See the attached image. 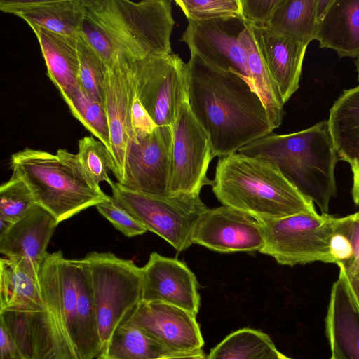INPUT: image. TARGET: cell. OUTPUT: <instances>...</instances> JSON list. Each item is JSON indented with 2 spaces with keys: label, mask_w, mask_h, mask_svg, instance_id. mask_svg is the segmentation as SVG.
<instances>
[{
  "label": "cell",
  "mask_w": 359,
  "mask_h": 359,
  "mask_svg": "<svg viewBox=\"0 0 359 359\" xmlns=\"http://www.w3.org/2000/svg\"><path fill=\"white\" fill-rule=\"evenodd\" d=\"M204 359H206V358H204Z\"/></svg>",
  "instance_id": "obj_50"
},
{
  "label": "cell",
  "mask_w": 359,
  "mask_h": 359,
  "mask_svg": "<svg viewBox=\"0 0 359 359\" xmlns=\"http://www.w3.org/2000/svg\"><path fill=\"white\" fill-rule=\"evenodd\" d=\"M36 35L47 67V74L60 93H69L78 84V36L57 33L29 25Z\"/></svg>",
  "instance_id": "obj_25"
},
{
  "label": "cell",
  "mask_w": 359,
  "mask_h": 359,
  "mask_svg": "<svg viewBox=\"0 0 359 359\" xmlns=\"http://www.w3.org/2000/svg\"><path fill=\"white\" fill-rule=\"evenodd\" d=\"M0 10L57 33L76 36L85 14L84 0H1Z\"/></svg>",
  "instance_id": "obj_22"
},
{
  "label": "cell",
  "mask_w": 359,
  "mask_h": 359,
  "mask_svg": "<svg viewBox=\"0 0 359 359\" xmlns=\"http://www.w3.org/2000/svg\"><path fill=\"white\" fill-rule=\"evenodd\" d=\"M348 275V274H347ZM349 277H355V278H359V271L353 276H349Z\"/></svg>",
  "instance_id": "obj_48"
},
{
  "label": "cell",
  "mask_w": 359,
  "mask_h": 359,
  "mask_svg": "<svg viewBox=\"0 0 359 359\" xmlns=\"http://www.w3.org/2000/svg\"><path fill=\"white\" fill-rule=\"evenodd\" d=\"M95 207L104 218L127 237L142 235L147 231L145 226L113 196Z\"/></svg>",
  "instance_id": "obj_36"
},
{
  "label": "cell",
  "mask_w": 359,
  "mask_h": 359,
  "mask_svg": "<svg viewBox=\"0 0 359 359\" xmlns=\"http://www.w3.org/2000/svg\"><path fill=\"white\" fill-rule=\"evenodd\" d=\"M130 65L135 97L156 126L172 127L181 106L188 102L187 63L172 53Z\"/></svg>",
  "instance_id": "obj_11"
},
{
  "label": "cell",
  "mask_w": 359,
  "mask_h": 359,
  "mask_svg": "<svg viewBox=\"0 0 359 359\" xmlns=\"http://www.w3.org/2000/svg\"><path fill=\"white\" fill-rule=\"evenodd\" d=\"M79 160L89 177L97 184L106 182L112 187L114 182L109 177L114 171V164L107 147L100 140L86 136L79 141Z\"/></svg>",
  "instance_id": "obj_33"
},
{
  "label": "cell",
  "mask_w": 359,
  "mask_h": 359,
  "mask_svg": "<svg viewBox=\"0 0 359 359\" xmlns=\"http://www.w3.org/2000/svg\"><path fill=\"white\" fill-rule=\"evenodd\" d=\"M318 0H279L264 28L305 45L316 39Z\"/></svg>",
  "instance_id": "obj_28"
},
{
  "label": "cell",
  "mask_w": 359,
  "mask_h": 359,
  "mask_svg": "<svg viewBox=\"0 0 359 359\" xmlns=\"http://www.w3.org/2000/svg\"><path fill=\"white\" fill-rule=\"evenodd\" d=\"M348 279L351 290L359 307V278L348 276Z\"/></svg>",
  "instance_id": "obj_44"
},
{
  "label": "cell",
  "mask_w": 359,
  "mask_h": 359,
  "mask_svg": "<svg viewBox=\"0 0 359 359\" xmlns=\"http://www.w3.org/2000/svg\"><path fill=\"white\" fill-rule=\"evenodd\" d=\"M83 259L90 273L103 349L118 324L142 300V268L111 252H91Z\"/></svg>",
  "instance_id": "obj_8"
},
{
  "label": "cell",
  "mask_w": 359,
  "mask_h": 359,
  "mask_svg": "<svg viewBox=\"0 0 359 359\" xmlns=\"http://www.w3.org/2000/svg\"><path fill=\"white\" fill-rule=\"evenodd\" d=\"M191 240L192 244L225 253L259 252L264 245L261 226L255 218L224 205L202 213Z\"/></svg>",
  "instance_id": "obj_15"
},
{
  "label": "cell",
  "mask_w": 359,
  "mask_h": 359,
  "mask_svg": "<svg viewBox=\"0 0 359 359\" xmlns=\"http://www.w3.org/2000/svg\"><path fill=\"white\" fill-rule=\"evenodd\" d=\"M39 272L22 259L0 260V311H42L46 309Z\"/></svg>",
  "instance_id": "obj_23"
},
{
  "label": "cell",
  "mask_w": 359,
  "mask_h": 359,
  "mask_svg": "<svg viewBox=\"0 0 359 359\" xmlns=\"http://www.w3.org/2000/svg\"><path fill=\"white\" fill-rule=\"evenodd\" d=\"M330 359H334V358L331 357Z\"/></svg>",
  "instance_id": "obj_49"
},
{
  "label": "cell",
  "mask_w": 359,
  "mask_h": 359,
  "mask_svg": "<svg viewBox=\"0 0 359 359\" xmlns=\"http://www.w3.org/2000/svg\"><path fill=\"white\" fill-rule=\"evenodd\" d=\"M275 359H293V358L287 357V356L285 355L284 354H283L282 353L279 352L278 355H277V357Z\"/></svg>",
  "instance_id": "obj_47"
},
{
  "label": "cell",
  "mask_w": 359,
  "mask_h": 359,
  "mask_svg": "<svg viewBox=\"0 0 359 359\" xmlns=\"http://www.w3.org/2000/svg\"><path fill=\"white\" fill-rule=\"evenodd\" d=\"M67 329L81 359H93L102 351L90 273L83 259H69L61 251L48 253Z\"/></svg>",
  "instance_id": "obj_10"
},
{
  "label": "cell",
  "mask_w": 359,
  "mask_h": 359,
  "mask_svg": "<svg viewBox=\"0 0 359 359\" xmlns=\"http://www.w3.org/2000/svg\"><path fill=\"white\" fill-rule=\"evenodd\" d=\"M170 194H198L213 184L207 177L215 157L209 137L193 115L188 102L181 106L172 126Z\"/></svg>",
  "instance_id": "obj_14"
},
{
  "label": "cell",
  "mask_w": 359,
  "mask_h": 359,
  "mask_svg": "<svg viewBox=\"0 0 359 359\" xmlns=\"http://www.w3.org/2000/svg\"><path fill=\"white\" fill-rule=\"evenodd\" d=\"M39 281L46 309L42 311H0L24 359H81L69 333L50 262L46 255Z\"/></svg>",
  "instance_id": "obj_6"
},
{
  "label": "cell",
  "mask_w": 359,
  "mask_h": 359,
  "mask_svg": "<svg viewBox=\"0 0 359 359\" xmlns=\"http://www.w3.org/2000/svg\"><path fill=\"white\" fill-rule=\"evenodd\" d=\"M240 38L247 53L254 88L262 99L271 121L277 128L282 124L285 116L284 103L263 60L250 24L246 22Z\"/></svg>",
  "instance_id": "obj_29"
},
{
  "label": "cell",
  "mask_w": 359,
  "mask_h": 359,
  "mask_svg": "<svg viewBox=\"0 0 359 359\" xmlns=\"http://www.w3.org/2000/svg\"><path fill=\"white\" fill-rule=\"evenodd\" d=\"M142 300L168 304L197 314L198 283L184 262L154 252L142 267Z\"/></svg>",
  "instance_id": "obj_17"
},
{
  "label": "cell",
  "mask_w": 359,
  "mask_h": 359,
  "mask_svg": "<svg viewBox=\"0 0 359 359\" xmlns=\"http://www.w3.org/2000/svg\"><path fill=\"white\" fill-rule=\"evenodd\" d=\"M13 222L0 217V236L6 233L13 225Z\"/></svg>",
  "instance_id": "obj_45"
},
{
  "label": "cell",
  "mask_w": 359,
  "mask_h": 359,
  "mask_svg": "<svg viewBox=\"0 0 359 359\" xmlns=\"http://www.w3.org/2000/svg\"><path fill=\"white\" fill-rule=\"evenodd\" d=\"M355 65L356 71H357V74H358V79L357 80L359 82V57L355 60Z\"/></svg>",
  "instance_id": "obj_46"
},
{
  "label": "cell",
  "mask_w": 359,
  "mask_h": 359,
  "mask_svg": "<svg viewBox=\"0 0 359 359\" xmlns=\"http://www.w3.org/2000/svg\"><path fill=\"white\" fill-rule=\"evenodd\" d=\"M128 313L137 326L168 348L189 353L201 349L204 344L196 315L185 309L140 300Z\"/></svg>",
  "instance_id": "obj_16"
},
{
  "label": "cell",
  "mask_w": 359,
  "mask_h": 359,
  "mask_svg": "<svg viewBox=\"0 0 359 359\" xmlns=\"http://www.w3.org/2000/svg\"><path fill=\"white\" fill-rule=\"evenodd\" d=\"M350 166L353 173L352 196L354 203L359 205V163Z\"/></svg>",
  "instance_id": "obj_41"
},
{
  "label": "cell",
  "mask_w": 359,
  "mask_h": 359,
  "mask_svg": "<svg viewBox=\"0 0 359 359\" xmlns=\"http://www.w3.org/2000/svg\"><path fill=\"white\" fill-rule=\"evenodd\" d=\"M36 205L26 183L15 173L0 187V217L15 223Z\"/></svg>",
  "instance_id": "obj_34"
},
{
  "label": "cell",
  "mask_w": 359,
  "mask_h": 359,
  "mask_svg": "<svg viewBox=\"0 0 359 359\" xmlns=\"http://www.w3.org/2000/svg\"><path fill=\"white\" fill-rule=\"evenodd\" d=\"M337 230L347 238L351 245V260L344 268L348 276H353L359 271V212L339 217Z\"/></svg>",
  "instance_id": "obj_37"
},
{
  "label": "cell",
  "mask_w": 359,
  "mask_h": 359,
  "mask_svg": "<svg viewBox=\"0 0 359 359\" xmlns=\"http://www.w3.org/2000/svg\"><path fill=\"white\" fill-rule=\"evenodd\" d=\"M279 0H241V17L249 24L265 27Z\"/></svg>",
  "instance_id": "obj_38"
},
{
  "label": "cell",
  "mask_w": 359,
  "mask_h": 359,
  "mask_svg": "<svg viewBox=\"0 0 359 359\" xmlns=\"http://www.w3.org/2000/svg\"><path fill=\"white\" fill-rule=\"evenodd\" d=\"M158 126L155 124L145 109L135 97L131 110V139L151 133Z\"/></svg>",
  "instance_id": "obj_39"
},
{
  "label": "cell",
  "mask_w": 359,
  "mask_h": 359,
  "mask_svg": "<svg viewBox=\"0 0 359 359\" xmlns=\"http://www.w3.org/2000/svg\"><path fill=\"white\" fill-rule=\"evenodd\" d=\"M332 0H318L317 2V15L319 21L323 18L324 14L325 13L330 4Z\"/></svg>",
  "instance_id": "obj_43"
},
{
  "label": "cell",
  "mask_w": 359,
  "mask_h": 359,
  "mask_svg": "<svg viewBox=\"0 0 359 359\" xmlns=\"http://www.w3.org/2000/svg\"><path fill=\"white\" fill-rule=\"evenodd\" d=\"M339 217L317 212H302L280 219H257L264 245L259 252L280 264L293 266L315 262L337 264L332 243Z\"/></svg>",
  "instance_id": "obj_7"
},
{
  "label": "cell",
  "mask_w": 359,
  "mask_h": 359,
  "mask_svg": "<svg viewBox=\"0 0 359 359\" xmlns=\"http://www.w3.org/2000/svg\"><path fill=\"white\" fill-rule=\"evenodd\" d=\"M316 40L339 57H359V0H332L319 21Z\"/></svg>",
  "instance_id": "obj_24"
},
{
  "label": "cell",
  "mask_w": 359,
  "mask_h": 359,
  "mask_svg": "<svg viewBox=\"0 0 359 359\" xmlns=\"http://www.w3.org/2000/svg\"><path fill=\"white\" fill-rule=\"evenodd\" d=\"M79 83L93 98L104 102V83L108 67L88 42L78 36Z\"/></svg>",
  "instance_id": "obj_32"
},
{
  "label": "cell",
  "mask_w": 359,
  "mask_h": 359,
  "mask_svg": "<svg viewBox=\"0 0 359 359\" xmlns=\"http://www.w3.org/2000/svg\"><path fill=\"white\" fill-rule=\"evenodd\" d=\"M205 358V354L203 351L200 349L196 351L187 353H182L174 356L170 357H166V358H162L158 359H204ZM97 359H110L100 353L98 355Z\"/></svg>",
  "instance_id": "obj_42"
},
{
  "label": "cell",
  "mask_w": 359,
  "mask_h": 359,
  "mask_svg": "<svg viewBox=\"0 0 359 359\" xmlns=\"http://www.w3.org/2000/svg\"><path fill=\"white\" fill-rule=\"evenodd\" d=\"M58 224L50 212L36 204L0 236V252L5 257L25 260L39 272Z\"/></svg>",
  "instance_id": "obj_20"
},
{
  "label": "cell",
  "mask_w": 359,
  "mask_h": 359,
  "mask_svg": "<svg viewBox=\"0 0 359 359\" xmlns=\"http://www.w3.org/2000/svg\"><path fill=\"white\" fill-rule=\"evenodd\" d=\"M172 139V126H156L151 133L131 139L118 182L146 194H171Z\"/></svg>",
  "instance_id": "obj_12"
},
{
  "label": "cell",
  "mask_w": 359,
  "mask_h": 359,
  "mask_svg": "<svg viewBox=\"0 0 359 359\" xmlns=\"http://www.w3.org/2000/svg\"><path fill=\"white\" fill-rule=\"evenodd\" d=\"M112 196L147 229L182 252L192 244L194 226L208 207L198 194L175 193L167 196L130 190L118 182Z\"/></svg>",
  "instance_id": "obj_9"
},
{
  "label": "cell",
  "mask_w": 359,
  "mask_h": 359,
  "mask_svg": "<svg viewBox=\"0 0 359 359\" xmlns=\"http://www.w3.org/2000/svg\"><path fill=\"white\" fill-rule=\"evenodd\" d=\"M79 34L109 67L118 60L134 62L172 53V1L84 0Z\"/></svg>",
  "instance_id": "obj_2"
},
{
  "label": "cell",
  "mask_w": 359,
  "mask_h": 359,
  "mask_svg": "<svg viewBox=\"0 0 359 359\" xmlns=\"http://www.w3.org/2000/svg\"><path fill=\"white\" fill-rule=\"evenodd\" d=\"M11 166L36 203L59 223L109 198L86 174L77 154L66 149L53 154L26 148L11 156Z\"/></svg>",
  "instance_id": "obj_5"
},
{
  "label": "cell",
  "mask_w": 359,
  "mask_h": 359,
  "mask_svg": "<svg viewBox=\"0 0 359 359\" xmlns=\"http://www.w3.org/2000/svg\"><path fill=\"white\" fill-rule=\"evenodd\" d=\"M1 359H24L20 349L8 332L1 323L0 329Z\"/></svg>",
  "instance_id": "obj_40"
},
{
  "label": "cell",
  "mask_w": 359,
  "mask_h": 359,
  "mask_svg": "<svg viewBox=\"0 0 359 359\" xmlns=\"http://www.w3.org/2000/svg\"><path fill=\"white\" fill-rule=\"evenodd\" d=\"M135 97L130 62L118 60L108 67L104 83L113 173L121 179L126 152L131 140V110Z\"/></svg>",
  "instance_id": "obj_18"
},
{
  "label": "cell",
  "mask_w": 359,
  "mask_h": 359,
  "mask_svg": "<svg viewBox=\"0 0 359 359\" xmlns=\"http://www.w3.org/2000/svg\"><path fill=\"white\" fill-rule=\"evenodd\" d=\"M212 181V191L222 205L256 219L317 212L273 163L260 157L238 152L219 157Z\"/></svg>",
  "instance_id": "obj_4"
},
{
  "label": "cell",
  "mask_w": 359,
  "mask_h": 359,
  "mask_svg": "<svg viewBox=\"0 0 359 359\" xmlns=\"http://www.w3.org/2000/svg\"><path fill=\"white\" fill-rule=\"evenodd\" d=\"M325 318V332L334 359H359V307L345 269L339 266Z\"/></svg>",
  "instance_id": "obj_19"
},
{
  "label": "cell",
  "mask_w": 359,
  "mask_h": 359,
  "mask_svg": "<svg viewBox=\"0 0 359 359\" xmlns=\"http://www.w3.org/2000/svg\"><path fill=\"white\" fill-rule=\"evenodd\" d=\"M330 135L339 160L359 163V85L344 90L330 109Z\"/></svg>",
  "instance_id": "obj_26"
},
{
  "label": "cell",
  "mask_w": 359,
  "mask_h": 359,
  "mask_svg": "<svg viewBox=\"0 0 359 359\" xmlns=\"http://www.w3.org/2000/svg\"><path fill=\"white\" fill-rule=\"evenodd\" d=\"M187 82L190 109L215 156L238 152L276 129L255 89L234 72L215 68L191 54Z\"/></svg>",
  "instance_id": "obj_1"
},
{
  "label": "cell",
  "mask_w": 359,
  "mask_h": 359,
  "mask_svg": "<svg viewBox=\"0 0 359 359\" xmlns=\"http://www.w3.org/2000/svg\"><path fill=\"white\" fill-rule=\"evenodd\" d=\"M251 26L263 60L285 104L299 87L308 46L266 28Z\"/></svg>",
  "instance_id": "obj_21"
},
{
  "label": "cell",
  "mask_w": 359,
  "mask_h": 359,
  "mask_svg": "<svg viewBox=\"0 0 359 359\" xmlns=\"http://www.w3.org/2000/svg\"><path fill=\"white\" fill-rule=\"evenodd\" d=\"M245 24L238 17L188 20L180 41L187 45L191 54L215 68L234 72L254 88L247 53L240 38Z\"/></svg>",
  "instance_id": "obj_13"
},
{
  "label": "cell",
  "mask_w": 359,
  "mask_h": 359,
  "mask_svg": "<svg viewBox=\"0 0 359 359\" xmlns=\"http://www.w3.org/2000/svg\"><path fill=\"white\" fill-rule=\"evenodd\" d=\"M279 352L268 334L242 328L227 335L206 359H275Z\"/></svg>",
  "instance_id": "obj_30"
},
{
  "label": "cell",
  "mask_w": 359,
  "mask_h": 359,
  "mask_svg": "<svg viewBox=\"0 0 359 359\" xmlns=\"http://www.w3.org/2000/svg\"><path fill=\"white\" fill-rule=\"evenodd\" d=\"M240 154L264 158L305 197L327 214L337 194L334 170L339 160L327 120L290 134L271 133L240 149Z\"/></svg>",
  "instance_id": "obj_3"
},
{
  "label": "cell",
  "mask_w": 359,
  "mask_h": 359,
  "mask_svg": "<svg viewBox=\"0 0 359 359\" xmlns=\"http://www.w3.org/2000/svg\"><path fill=\"white\" fill-rule=\"evenodd\" d=\"M62 97L72 114L110 152V133L104 103L90 96L79 83L69 93Z\"/></svg>",
  "instance_id": "obj_31"
},
{
  "label": "cell",
  "mask_w": 359,
  "mask_h": 359,
  "mask_svg": "<svg viewBox=\"0 0 359 359\" xmlns=\"http://www.w3.org/2000/svg\"><path fill=\"white\" fill-rule=\"evenodd\" d=\"M101 353L110 359H158L187 353L172 350L153 339L131 320L128 312Z\"/></svg>",
  "instance_id": "obj_27"
},
{
  "label": "cell",
  "mask_w": 359,
  "mask_h": 359,
  "mask_svg": "<svg viewBox=\"0 0 359 359\" xmlns=\"http://www.w3.org/2000/svg\"><path fill=\"white\" fill-rule=\"evenodd\" d=\"M188 20L241 17V0H175Z\"/></svg>",
  "instance_id": "obj_35"
}]
</instances>
